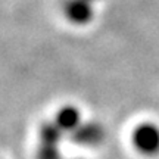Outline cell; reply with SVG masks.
Here are the masks:
<instances>
[{"mask_svg":"<svg viewBox=\"0 0 159 159\" xmlns=\"http://www.w3.org/2000/svg\"><path fill=\"white\" fill-rule=\"evenodd\" d=\"M133 146L143 156L159 155V125L155 122H140L133 131Z\"/></svg>","mask_w":159,"mask_h":159,"instance_id":"1","label":"cell"},{"mask_svg":"<svg viewBox=\"0 0 159 159\" xmlns=\"http://www.w3.org/2000/svg\"><path fill=\"white\" fill-rule=\"evenodd\" d=\"M75 144L83 148H97L100 146L106 137V131L96 121H83L81 125L71 134Z\"/></svg>","mask_w":159,"mask_h":159,"instance_id":"2","label":"cell"},{"mask_svg":"<svg viewBox=\"0 0 159 159\" xmlns=\"http://www.w3.org/2000/svg\"><path fill=\"white\" fill-rule=\"evenodd\" d=\"M93 3L91 0H66L63 6L65 16L68 18L69 22L75 25H84L90 22L93 18Z\"/></svg>","mask_w":159,"mask_h":159,"instance_id":"3","label":"cell"},{"mask_svg":"<svg viewBox=\"0 0 159 159\" xmlns=\"http://www.w3.org/2000/svg\"><path fill=\"white\" fill-rule=\"evenodd\" d=\"M53 122L61 128V130L65 133V134H72L77 128H78L81 122H83V118H81V112L78 109L72 106V105H66L61 108L55 115V119Z\"/></svg>","mask_w":159,"mask_h":159,"instance_id":"4","label":"cell"},{"mask_svg":"<svg viewBox=\"0 0 159 159\" xmlns=\"http://www.w3.org/2000/svg\"><path fill=\"white\" fill-rule=\"evenodd\" d=\"M35 159H63L61 149L56 144H46V143H40V148L37 150V156Z\"/></svg>","mask_w":159,"mask_h":159,"instance_id":"5","label":"cell"},{"mask_svg":"<svg viewBox=\"0 0 159 159\" xmlns=\"http://www.w3.org/2000/svg\"><path fill=\"white\" fill-rule=\"evenodd\" d=\"M91 2H96V0H91Z\"/></svg>","mask_w":159,"mask_h":159,"instance_id":"6","label":"cell"}]
</instances>
